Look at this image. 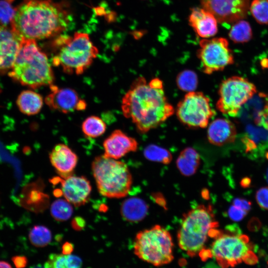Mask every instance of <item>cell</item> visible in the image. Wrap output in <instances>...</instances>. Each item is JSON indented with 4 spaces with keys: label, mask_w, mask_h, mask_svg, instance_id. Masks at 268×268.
<instances>
[{
    "label": "cell",
    "mask_w": 268,
    "mask_h": 268,
    "mask_svg": "<svg viewBox=\"0 0 268 268\" xmlns=\"http://www.w3.org/2000/svg\"><path fill=\"white\" fill-rule=\"evenodd\" d=\"M91 168L97 189L102 196L120 199L128 195L133 178L126 163L102 155L94 158Z\"/></svg>",
    "instance_id": "8992f818"
},
{
    "label": "cell",
    "mask_w": 268,
    "mask_h": 268,
    "mask_svg": "<svg viewBox=\"0 0 268 268\" xmlns=\"http://www.w3.org/2000/svg\"><path fill=\"white\" fill-rule=\"evenodd\" d=\"M62 249V254L64 255L71 254L73 250V246L69 242H66L63 244Z\"/></svg>",
    "instance_id": "8d00e7d4"
},
{
    "label": "cell",
    "mask_w": 268,
    "mask_h": 268,
    "mask_svg": "<svg viewBox=\"0 0 268 268\" xmlns=\"http://www.w3.org/2000/svg\"><path fill=\"white\" fill-rule=\"evenodd\" d=\"M176 83L178 88L183 91H194L198 83V76L191 70H184L177 75Z\"/></svg>",
    "instance_id": "83f0119b"
},
{
    "label": "cell",
    "mask_w": 268,
    "mask_h": 268,
    "mask_svg": "<svg viewBox=\"0 0 268 268\" xmlns=\"http://www.w3.org/2000/svg\"><path fill=\"white\" fill-rule=\"evenodd\" d=\"M0 268H12L9 264L4 261H0Z\"/></svg>",
    "instance_id": "74e56055"
},
{
    "label": "cell",
    "mask_w": 268,
    "mask_h": 268,
    "mask_svg": "<svg viewBox=\"0 0 268 268\" xmlns=\"http://www.w3.org/2000/svg\"><path fill=\"white\" fill-rule=\"evenodd\" d=\"M197 57L201 61L202 71L207 74L222 70L234 63L233 53L228 41L224 38L201 40Z\"/></svg>",
    "instance_id": "8fae6325"
},
{
    "label": "cell",
    "mask_w": 268,
    "mask_h": 268,
    "mask_svg": "<svg viewBox=\"0 0 268 268\" xmlns=\"http://www.w3.org/2000/svg\"><path fill=\"white\" fill-rule=\"evenodd\" d=\"M250 10L258 23L268 24V0H254L250 6Z\"/></svg>",
    "instance_id": "f546056e"
},
{
    "label": "cell",
    "mask_w": 268,
    "mask_h": 268,
    "mask_svg": "<svg viewBox=\"0 0 268 268\" xmlns=\"http://www.w3.org/2000/svg\"><path fill=\"white\" fill-rule=\"evenodd\" d=\"M266 107H267V108L268 109V103H267V104H266Z\"/></svg>",
    "instance_id": "60d3db41"
},
{
    "label": "cell",
    "mask_w": 268,
    "mask_h": 268,
    "mask_svg": "<svg viewBox=\"0 0 268 268\" xmlns=\"http://www.w3.org/2000/svg\"><path fill=\"white\" fill-rule=\"evenodd\" d=\"M50 212L53 217L59 221L68 219L73 213L71 204L66 199H58L52 204Z\"/></svg>",
    "instance_id": "4316f807"
},
{
    "label": "cell",
    "mask_w": 268,
    "mask_h": 268,
    "mask_svg": "<svg viewBox=\"0 0 268 268\" xmlns=\"http://www.w3.org/2000/svg\"><path fill=\"white\" fill-rule=\"evenodd\" d=\"M32 268H45L44 266H41L40 265H37L36 266H34Z\"/></svg>",
    "instance_id": "f35d334b"
},
{
    "label": "cell",
    "mask_w": 268,
    "mask_h": 268,
    "mask_svg": "<svg viewBox=\"0 0 268 268\" xmlns=\"http://www.w3.org/2000/svg\"><path fill=\"white\" fill-rule=\"evenodd\" d=\"M15 10L8 2L0 0V23L4 26L11 24Z\"/></svg>",
    "instance_id": "4dcf8cb0"
},
{
    "label": "cell",
    "mask_w": 268,
    "mask_h": 268,
    "mask_svg": "<svg viewBox=\"0 0 268 268\" xmlns=\"http://www.w3.org/2000/svg\"><path fill=\"white\" fill-rule=\"evenodd\" d=\"M147 211V206L141 199L132 198L125 200L121 207V212L123 217L130 222L141 220Z\"/></svg>",
    "instance_id": "7402d4cb"
},
{
    "label": "cell",
    "mask_w": 268,
    "mask_h": 268,
    "mask_svg": "<svg viewBox=\"0 0 268 268\" xmlns=\"http://www.w3.org/2000/svg\"><path fill=\"white\" fill-rule=\"evenodd\" d=\"M53 65L68 74H82L98 54L86 33L76 32L72 36H60L54 42Z\"/></svg>",
    "instance_id": "5b68a950"
},
{
    "label": "cell",
    "mask_w": 268,
    "mask_h": 268,
    "mask_svg": "<svg viewBox=\"0 0 268 268\" xmlns=\"http://www.w3.org/2000/svg\"><path fill=\"white\" fill-rule=\"evenodd\" d=\"M50 87V92L46 97L45 101L50 109L67 114L86 108L85 101L80 98L74 89L60 88L53 84Z\"/></svg>",
    "instance_id": "4fadbf2b"
},
{
    "label": "cell",
    "mask_w": 268,
    "mask_h": 268,
    "mask_svg": "<svg viewBox=\"0 0 268 268\" xmlns=\"http://www.w3.org/2000/svg\"><path fill=\"white\" fill-rule=\"evenodd\" d=\"M63 179L60 180L61 191L67 201L76 207L87 202L91 192V186L86 178L71 175Z\"/></svg>",
    "instance_id": "9a60e30c"
},
{
    "label": "cell",
    "mask_w": 268,
    "mask_h": 268,
    "mask_svg": "<svg viewBox=\"0 0 268 268\" xmlns=\"http://www.w3.org/2000/svg\"><path fill=\"white\" fill-rule=\"evenodd\" d=\"M67 12L51 0H26L15 9L11 27L25 39H43L65 30Z\"/></svg>",
    "instance_id": "7a4b0ae2"
},
{
    "label": "cell",
    "mask_w": 268,
    "mask_h": 268,
    "mask_svg": "<svg viewBox=\"0 0 268 268\" xmlns=\"http://www.w3.org/2000/svg\"><path fill=\"white\" fill-rule=\"evenodd\" d=\"M203 9L221 23H232L246 17L249 0H201Z\"/></svg>",
    "instance_id": "7c38bea8"
},
{
    "label": "cell",
    "mask_w": 268,
    "mask_h": 268,
    "mask_svg": "<svg viewBox=\"0 0 268 268\" xmlns=\"http://www.w3.org/2000/svg\"><path fill=\"white\" fill-rule=\"evenodd\" d=\"M228 213L230 217L233 220L240 221L244 217L247 212L233 204L230 207Z\"/></svg>",
    "instance_id": "d6a6232c"
},
{
    "label": "cell",
    "mask_w": 268,
    "mask_h": 268,
    "mask_svg": "<svg viewBox=\"0 0 268 268\" xmlns=\"http://www.w3.org/2000/svg\"><path fill=\"white\" fill-rule=\"evenodd\" d=\"M103 148L106 157L119 159L128 153L135 151L138 148L136 139L120 130L114 131L104 141Z\"/></svg>",
    "instance_id": "2e32d148"
},
{
    "label": "cell",
    "mask_w": 268,
    "mask_h": 268,
    "mask_svg": "<svg viewBox=\"0 0 268 268\" xmlns=\"http://www.w3.org/2000/svg\"><path fill=\"white\" fill-rule=\"evenodd\" d=\"M23 39L11 27L0 25V73L11 69Z\"/></svg>",
    "instance_id": "5bb4252c"
},
{
    "label": "cell",
    "mask_w": 268,
    "mask_h": 268,
    "mask_svg": "<svg viewBox=\"0 0 268 268\" xmlns=\"http://www.w3.org/2000/svg\"><path fill=\"white\" fill-rule=\"evenodd\" d=\"M50 162L62 178L72 175L77 165L76 154L67 145L59 143L50 153Z\"/></svg>",
    "instance_id": "e0dca14e"
},
{
    "label": "cell",
    "mask_w": 268,
    "mask_h": 268,
    "mask_svg": "<svg viewBox=\"0 0 268 268\" xmlns=\"http://www.w3.org/2000/svg\"><path fill=\"white\" fill-rule=\"evenodd\" d=\"M173 247L169 232L158 224L138 232L134 247V253L139 258L155 266L172 261Z\"/></svg>",
    "instance_id": "52a82bcc"
},
{
    "label": "cell",
    "mask_w": 268,
    "mask_h": 268,
    "mask_svg": "<svg viewBox=\"0 0 268 268\" xmlns=\"http://www.w3.org/2000/svg\"><path fill=\"white\" fill-rule=\"evenodd\" d=\"M17 104L20 111L27 115L38 114L43 105V97L32 90H25L21 92L17 99Z\"/></svg>",
    "instance_id": "ffe728a7"
},
{
    "label": "cell",
    "mask_w": 268,
    "mask_h": 268,
    "mask_svg": "<svg viewBox=\"0 0 268 268\" xmlns=\"http://www.w3.org/2000/svg\"><path fill=\"white\" fill-rule=\"evenodd\" d=\"M257 92L255 85L247 79L233 76L224 80L218 90L216 106L222 113L236 116L242 106Z\"/></svg>",
    "instance_id": "9c48e42d"
},
{
    "label": "cell",
    "mask_w": 268,
    "mask_h": 268,
    "mask_svg": "<svg viewBox=\"0 0 268 268\" xmlns=\"http://www.w3.org/2000/svg\"><path fill=\"white\" fill-rule=\"evenodd\" d=\"M10 77L32 88L50 85L54 74L46 54L35 40L24 38L11 69Z\"/></svg>",
    "instance_id": "3957f363"
},
{
    "label": "cell",
    "mask_w": 268,
    "mask_h": 268,
    "mask_svg": "<svg viewBox=\"0 0 268 268\" xmlns=\"http://www.w3.org/2000/svg\"><path fill=\"white\" fill-rule=\"evenodd\" d=\"M82 131L87 136L96 138L102 135L106 130V123L98 116H91L85 119L81 125Z\"/></svg>",
    "instance_id": "d4e9b609"
},
{
    "label": "cell",
    "mask_w": 268,
    "mask_h": 268,
    "mask_svg": "<svg viewBox=\"0 0 268 268\" xmlns=\"http://www.w3.org/2000/svg\"><path fill=\"white\" fill-rule=\"evenodd\" d=\"M217 21L213 14L203 8H193L189 18V24L197 35L204 38L216 34Z\"/></svg>",
    "instance_id": "d6986e66"
},
{
    "label": "cell",
    "mask_w": 268,
    "mask_h": 268,
    "mask_svg": "<svg viewBox=\"0 0 268 268\" xmlns=\"http://www.w3.org/2000/svg\"><path fill=\"white\" fill-rule=\"evenodd\" d=\"M210 251L222 268L233 267L242 262L253 265L258 260L249 237L243 234L220 231L214 238Z\"/></svg>",
    "instance_id": "ba28073f"
},
{
    "label": "cell",
    "mask_w": 268,
    "mask_h": 268,
    "mask_svg": "<svg viewBox=\"0 0 268 268\" xmlns=\"http://www.w3.org/2000/svg\"><path fill=\"white\" fill-rule=\"evenodd\" d=\"M201 163V158L198 152L192 147H187L180 153L177 161V166L181 173L189 176L194 174Z\"/></svg>",
    "instance_id": "44dd1931"
},
{
    "label": "cell",
    "mask_w": 268,
    "mask_h": 268,
    "mask_svg": "<svg viewBox=\"0 0 268 268\" xmlns=\"http://www.w3.org/2000/svg\"><path fill=\"white\" fill-rule=\"evenodd\" d=\"M233 205L244 210L247 212L250 210L251 207V203L243 199H236L233 201Z\"/></svg>",
    "instance_id": "836d02e7"
},
{
    "label": "cell",
    "mask_w": 268,
    "mask_h": 268,
    "mask_svg": "<svg viewBox=\"0 0 268 268\" xmlns=\"http://www.w3.org/2000/svg\"><path fill=\"white\" fill-rule=\"evenodd\" d=\"M13 261L17 268H24L27 264L26 259L23 257H16L14 258Z\"/></svg>",
    "instance_id": "d590c367"
},
{
    "label": "cell",
    "mask_w": 268,
    "mask_h": 268,
    "mask_svg": "<svg viewBox=\"0 0 268 268\" xmlns=\"http://www.w3.org/2000/svg\"><path fill=\"white\" fill-rule=\"evenodd\" d=\"M210 205L200 204L183 215L177 233L180 248L191 257L204 249L209 236L215 238L220 231Z\"/></svg>",
    "instance_id": "277c9868"
},
{
    "label": "cell",
    "mask_w": 268,
    "mask_h": 268,
    "mask_svg": "<svg viewBox=\"0 0 268 268\" xmlns=\"http://www.w3.org/2000/svg\"><path fill=\"white\" fill-rule=\"evenodd\" d=\"M121 109L141 134L158 127L175 112L165 95L162 81L155 77L147 82L143 76L134 80L122 98Z\"/></svg>",
    "instance_id": "6da1fadb"
},
{
    "label": "cell",
    "mask_w": 268,
    "mask_h": 268,
    "mask_svg": "<svg viewBox=\"0 0 268 268\" xmlns=\"http://www.w3.org/2000/svg\"><path fill=\"white\" fill-rule=\"evenodd\" d=\"M256 200L261 207L268 210V187H262L257 191Z\"/></svg>",
    "instance_id": "1f68e13d"
},
{
    "label": "cell",
    "mask_w": 268,
    "mask_h": 268,
    "mask_svg": "<svg viewBox=\"0 0 268 268\" xmlns=\"http://www.w3.org/2000/svg\"><path fill=\"white\" fill-rule=\"evenodd\" d=\"M230 39L235 43H244L252 37V30L249 23L245 20L236 21L229 32Z\"/></svg>",
    "instance_id": "cb8c5ba5"
},
{
    "label": "cell",
    "mask_w": 268,
    "mask_h": 268,
    "mask_svg": "<svg viewBox=\"0 0 268 268\" xmlns=\"http://www.w3.org/2000/svg\"><path fill=\"white\" fill-rule=\"evenodd\" d=\"M176 115L185 126L192 128H204L215 115L209 98L201 92H187L178 103Z\"/></svg>",
    "instance_id": "30bf717a"
},
{
    "label": "cell",
    "mask_w": 268,
    "mask_h": 268,
    "mask_svg": "<svg viewBox=\"0 0 268 268\" xmlns=\"http://www.w3.org/2000/svg\"><path fill=\"white\" fill-rule=\"evenodd\" d=\"M267 180H268V170L267 173Z\"/></svg>",
    "instance_id": "ab89813d"
},
{
    "label": "cell",
    "mask_w": 268,
    "mask_h": 268,
    "mask_svg": "<svg viewBox=\"0 0 268 268\" xmlns=\"http://www.w3.org/2000/svg\"><path fill=\"white\" fill-rule=\"evenodd\" d=\"M237 134L235 125L230 121L218 118L209 125L207 137L208 141L216 146H222L234 141Z\"/></svg>",
    "instance_id": "ac0fdd59"
},
{
    "label": "cell",
    "mask_w": 268,
    "mask_h": 268,
    "mask_svg": "<svg viewBox=\"0 0 268 268\" xmlns=\"http://www.w3.org/2000/svg\"><path fill=\"white\" fill-rule=\"evenodd\" d=\"M29 239L33 246L37 247H44L51 242L52 233L46 226L35 225L30 230Z\"/></svg>",
    "instance_id": "484cf974"
},
{
    "label": "cell",
    "mask_w": 268,
    "mask_h": 268,
    "mask_svg": "<svg viewBox=\"0 0 268 268\" xmlns=\"http://www.w3.org/2000/svg\"><path fill=\"white\" fill-rule=\"evenodd\" d=\"M82 265V260L76 255L52 254L44 266L45 268H81Z\"/></svg>",
    "instance_id": "603a6c76"
},
{
    "label": "cell",
    "mask_w": 268,
    "mask_h": 268,
    "mask_svg": "<svg viewBox=\"0 0 268 268\" xmlns=\"http://www.w3.org/2000/svg\"><path fill=\"white\" fill-rule=\"evenodd\" d=\"M85 220L80 217H76L71 221L72 227L76 230H81L85 226Z\"/></svg>",
    "instance_id": "e575fe53"
},
{
    "label": "cell",
    "mask_w": 268,
    "mask_h": 268,
    "mask_svg": "<svg viewBox=\"0 0 268 268\" xmlns=\"http://www.w3.org/2000/svg\"><path fill=\"white\" fill-rule=\"evenodd\" d=\"M144 155L150 160L164 164L169 163L172 159L171 154L168 150L154 144L149 145L145 148Z\"/></svg>",
    "instance_id": "f1b7e54d"
}]
</instances>
